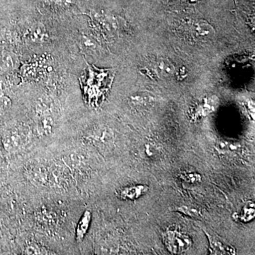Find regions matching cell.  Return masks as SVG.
Wrapping results in <instances>:
<instances>
[{
  "label": "cell",
  "instance_id": "obj_1",
  "mask_svg": "<svg viewBox=\"0 0 255 255\" xmlns=\"http://www.w3.org/2000/svg\"><path fill=\"white\" fill-rule=\"evenodd\" d=\"M166 249L173 255H181L189 251L193 245L192 239L185 233L177 231H167L162 234Z\"/></svg>",
  "mask_w": 255,
  "mask_h": 255
},
{
  "label": "cell",
  "instance_id": "obj_2",
  "mask_svg": "<svg viewBox=\"0 0 255 255\" xmlns=\"http://www.w3.org/2000/svg\"><path fill=\"white\" fill-rule=\"evenodd\" d=\"M29 139V132L23 127L10 130L4 137V145L7 150L15 151L24 147Z\"/></svg>",
  "mask_w": 255,
  "mask_h": 255
},
{
  "label": "cell",
  "instance_id": "obj_3",
  "mask_svg": "<svg viewBox=\"0 0 255 255\" xmlns=\"http://www.w3.org/2000/svg\"><path fill=\"white\" fill-rule=\"evenodd\" d=\"M206 237L209 241V251L213 255H235L236 251L233 247L228 246L224 242L221 241L219 238L215 237L212 235L205 231Z\"/></svg>",
  "mask_w": 255,
  "mask_h": 255
},
{
  "label": "cell",
  "instance_id": "obj_4",
  "mask_svg": "<svg viewBox=\"0 0 255 255\" xmlns=\"http://www.w3.org/2000/svg\"><path fill=\"white\" fill-rule=\"evenodd\" d=\"M149 188L143 184L128 186L121 189L119 196L122 200L134 201L145 195L148 191Z\"/></svg>",
  "mask_w": 255,
  "mask_h": 255
},
{
  "label": "cell",
  "instance_id": "obj_5",
  "mask_svg": "<svg viewBox=\"0 0 255 255\" xmlns=\"http://www.w3.org/2000/svg\"><path fill=\"white\" fill-rule=\"evenodd\" d=\"M91 221V212L87 210L82 214L81 219L79 221L78 226H77L76 232H75V239H76L77 243H82L83 241L84 238L85 237L87 232H88Z\"/></svg>",
  "mask_w": 255,
  "mask_h": 255
},
{
  "label": "cell",
  "instance_id": "obj_6",
  "mask_svg": "<svg viewBox=\"0 0 255 255\" xmlns=\"http://www.w3.org/2000/svg\"><path fill=\"white\" fill-rule=\"evenodd\" d=\"M28 36L32 41L42 42L46 40L48 35L44 26L42 23H37L30 28Z\"/></svg>",
  "mask_w": 255,
  "mask_h": 255
},
{
  "label": "cell",
  "instance_id": "obj_7",
  "mask_svg": "<svg viewBox=\"0 0 255 255\" xmlns=\"http://www.w3.org/2000/svg\"><path fill=\"white\" fill-rule=\"evenodd\" d=\"M37 132L41 135H47L53 130V119L50 117H43L37 123Z\"/></svg>",
  "mask_w": 255,
  "mask_h": 255
},
{
  "label": "cell",
  "instance_id": "obj_8",
  "mask_svg": "<svg viewBox=\"0 0 255 255\" xmlns=\"http://www.w3.org/2000/svg\"><path fill=\"white\" fill-rule=\"evenodd\" d=\"M173 211L185 215V216L190 217L191 219L201 220L203 218V215L201 214V211H199L197 208L194 207V206L187 205L178 206Z\"/></svg>",
  "mask_w": 255,
  "mask_h": 255
},
{
  "label": "cell",
  "instance_id": "obj_9",
  "mask_svg": "<svg viewBox=\"0 0 255 255\" xmlns=\"http://www.w3.org/2000/svg\"><path fill=\"white\" fill-rule=\"evenodd\" d=\"M255 204L252 201L247 203L244 207L242 209L239 219L242 222L248 223L251 222L255 219Z\"/></svg>",
  "mask_w": 255,
  "mask_h": 255
},
{
  "label": "cell",
  "instance_id": "obj_10",
  "mask_svg": "<svg viewBox=\"0 0 255 255\" xmlns=\"http://www.w3.org/2000/svg\"><path fill=\"white\" fill-rule=\"evenodd\" d=\"M179 179L188 184H196L201 182V175L198 172L185 171L179 174Z\"/></svg>",
  "mask_w": 255,
  "mask_h": 255
},
{
  "label": "cell",
  "instance_id": "obj_11",
  "mask_svg": "<svg viewBox=\"0 0 255 255\" xmlns=\"http://www.w3.org/2000/svg\"><path fill=\"white\" fill-rule=\"evenodd\" d=\"M11 102L9 97H6L3 92L2 89L0 88V116L7 112L11 108Z\"/></svg>",
  "mask_w": 255,
  "mask_h": 255
},
{
  "label": "cell",
  "instance_id": "obj_12",
  "mask_svg": "<svg viewBox=\"0 0 255 255\" xmlns=\"http://www.w3.org/2000/svg\"><path fill=\"white\" fill-rule=\"evenodd\" d=\"M23 253L25 255H46L48 254V251L43 247L33 244L26 247Z\"/></svg>",
  "mask_w": 255,
  "mask_h": 255
},
{
  "label": "cell",
  "instance_id": "obj_13",
  "mask_svg": "<svg viewBox=\"0 0 255 255\" xmlns=\"http://www.w3.org/2000/svg\"><path fill=\"white\" fill-rule=\"evenodd\" d=\"M179 1H182L184 2L195 3L196 1H199V0H179Z\"/></svg>",
  "mask_w": 255,
  "mask_h": 255
}]
</instances>
